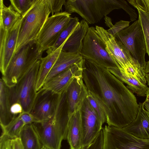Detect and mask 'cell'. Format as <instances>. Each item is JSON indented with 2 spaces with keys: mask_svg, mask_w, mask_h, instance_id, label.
Listing matches in <instances>:
<instances>
[{
  "mask_svg": "<svg viewBox=\"0 0 149 149\" xmlns=\"http://www.w3.org/2000/svg\"><path fill=\"white\" fill-rule=\"evenodd\" d=\"M40 59L34 63L15 85L9 88L11 104H20L24 112L29 113L37 95L36 84Z\"/></svg>",
  "mask_w": 149,
  "mask_h": 149,
  "instance_id": "6",
  "label": "cell"
},
{
  "mask_svg": "<svg viewBox=\"0 0 149 149\" xmlns=\"http://www.w3.org/2000/svg\"><path fill=\"white\" fill-rule=\"evenodd\" d=\"M67 139L70 149H80L82 146V131L80 110L69 118Z\"/></svg>",
  "mask_w": 149,
  "mask_h": 149,
  "instance_id": "19",
  "label": "cell"
},
{
  "mask_svg": "<svg viewBox=\"0 0 149 149\" xmlns=\"http://www.w3.org/2000/svg\"><path fill=\"white\" fill-rule=\"evenodd\" d=\"M11 105L9 87L1 78L0 80V123L1 128L8 125L17 116H14L11 113L10 111Z\"/></svg>",
  "mask_w": 149,
  "mask_h": 149,
  "instance_id": "20",
  "label": "cell"
},
{
  "mask_svg": "<svg viewBox=\"0 0 149 149\" xmlns=\"http://www.w3.org/2000/svg\"><path fill=\"white\" fill-rule=\"evenodd\" d=\"M51 13L48 0H36L31 8L22 17L15 54L26 45L35 44Z\"/></svg>",
  "mask_w": 149,
  "mask_h": 149,
  "instance_id": "4",
  "label": "cell"
},
{
  "mask_svg": "<svg viewBox=\"0 0 149 149\" xmlns=\"http://www.w3.org/2000/svg\"><path fill=\"white\" fill-rule=\"evenodd\" d=\"M71 13L64 11L49 17L45 22L35 41L38 53L42 54L52 47L71 17Z\"/></svg>",
  "mask_w": 149,
  "mask_h": 149,
  "instance_id": "9",
  "label": "cell"
},
{
  "mask_svg": "<svg viewBox=\"0 0 149 149\" xmlns=\"http://www.w3.org/2000/svg\"><path fill=\"white\" fill-rule=\"evenodd\" d=\"M127 1L137 9L149 13V0H130Z\"/></svg>",
  "mask_w": 149,
  "mask_h": 149,
  "instance_id": "32",
  "label": "cell"
},
{
  "mask_svg": "<svg viewBox=\"0 0 149 149\" xmlns=\"http://www.w3.org/2000/svg\"><path fill=\"white\" fill-rule=\"evenodd\" d=\"M143 102L144 107L149 115V88L147 92L146 99Z\"/></svg>",
  "mask_w": 149,
  "mask_h": 149,
  "instance_id": "39",
  "label": "cell"
},
{
  "mask_svg": "<svg viewBox=\"0 0 149 149\" xmlns=\"http://www.w3.org/2000/svg\"><path fill=\"white\" fill-rule=\"evenodd\" d=\"M61 95L42 88L37 92L29 113L38 122L50 119L55 113Z\"/></svg>",
  "mask_w": 149,
  "mask_h": 149,
  "instance_id": "12",
  "label": "cell"
},
{
  "mask_svg": "<svg viewBox=\"0 0 149 149\" xmlns=\"http://www.w3.org/2000/svg\"><path fill=\"white\" fill-rule=\"evenodd\" d=\"M114 37L124 46L145 70L147 63L145 59L146 48L142 29L138 19L116 33Z\"/></svg>",
  "mask_w": 149,
  "mask_h": 149,
  "instance_id": "8",
  "label": "cell"
},
{
  "mask_svg": "<svg viewBox=\"0 0 149 149\" xmlns=\"http://www.w3.org/2000/svg\"><path fill=\"white\" fill-rule=\"evenodd\" d=\"M139 106L136 118L129 125L123 128L137 138L149 139V115L144 108L143 102L140 103Z\"/></svg>",
  "mask_w": 149,
  "mask_h": 149,
  "instance_id": "17",
  "label": "cell"
},
{
  "mask_svg": "<svg viewBox=\"0 0 149 149\" xmlns=\"http://www.w3.org/2000/svg\"><path fill=\"white\" fill-rule=\"evenodd\" d=\"M65 11L75 13L88 24L97 23L113 10L122 9V0H67Z\"/></svg>",
  "mask_w": 149,
  "mask_h": 149,
  "instance_id": "5",
  "label": "cell"
},
{
  "mask_svg": "<svg viewBox=\"0 0 149 149\" xmlns=\"http://www.w3.org/2000/svg\"><path fill=\"white\" fill-rule=\"evenodd\" d=\"M69 118L65 93L61 95L52 118L32 123L42 146L48 149H61L62 141L67 139Z\"/></svg>",
  "mask_w": 149,
  "mask_h": 149,
  "instance_id": "2",
  "label": "cell"
},
{
  "mask_svg": "<svg viewBox=\"0 0 149 149\" xmlns=\"http://www.w3.org/2000/svg\"><path fill=\"white\" fill-rule=\"evenodd\" d=\"M82 131V146H88L94 140L102 127L98 114L87 97L80 109Z\"/></svg>",
  "mask_w": 149,
  "mask_h": 149,
  "instance_id": "13",
  "label": "cell"
},
{
  "mask_svg": "<svg viewBox=\"0 0 149 149\" xmlns=\"http://www.w3.org/2000/svg\"><path fill=\"white\" fill-rule=\"evenodd\" d=\"M20 118L24 125L38 122L29 113L23 112L20 114Z\"/></svg>",
  "mask_w": 149,
  "mask_h": 149,
  "instance_id": "36",
  "label": "cell"
},
{
  "mask_svg": "<svg viewBox=\"0 0 149 149\" xmlns=\"http://www.w3.org/2000/svg\"><path fill=\"white\" fill-rule=\"evenodd\" d=\"M95 29L117 67L121 72L136 77L142 83H145V70L124 46L103 27L96 26Z\"/></svg>",
  "mask_w": 149,
  "mask_h": 149,
  "instance_id": "3",
  "label": "cell"
},
{
  "mask_svg": "<svg viewBox=\"0 0 149 149\" xmlns=\"http://www.w3.org/2000/svg\"><path fill=\"white\" fill-rule=\"evenodd\" d=\"M145 77L148 85L149 86V73H146Z\"/></svg>",
  "mask_w": 149,
  "mask_h": 149,
  "instance_id": "40",
  "label": "cell"
},
{
  "mask_svg": "<svg viewBox=\"0 0 149 149\" xmlns=\"http://www.w3.org/2000/svg\"><path fill=\"white\" fill-rule=\"evenodd\" d=\"M11 139L2 134L0 139V149H13Z\"/></svg>",
  "mask_w": 149,
  "mask_h": 149,
  "instance_id": "35",
  "label": "cell"
},
{
  "mask_svg": "<svg viewBox=\"0 0 149 149\" xmlns=\"http://www.w3.org/2000/svg\"><path fill=\"white\" fill-rule=\"evenodd\" d=\"M11 143L13 149H24L19 137L11 139Z\"/></svg>",
  "mask_w": 149,
  "mask_h": 149,
  "instance_id": "38",
  "label": "cell"
},
{
  "mask_svg": "<svg viewBox=\"0 0 149 149\" xmlns=\"http://www.w3.org/2000/svg\"><path fill=\"white\" fill-rule=\"evenodd\" d=\"M79 22L77 17H71L67 24L61 32L54 45L52 47L47 50L46 53H48L54 51L61 46Z\"/></svg>",
  "mask_w": 149,
  "mask_h": 149,
  "instance_id": "26",
  "label": "cell"
},
{
  "mask_svg": "<svg viewBox=\"0 0 149 149\" xmlns=\"http://www.w3.org/2000/svg\"><path fill=\"white\" fill-rule=\"evenodd\" d=\"M89 28L87 22L82 19L65 40L61 51L69 53L80 54L83 40Z\"/></svg>",
  "mask_w": 149,
  "mask_h": 149,
  "instance_id": "18",
  "label": "cell"
},
{
  "mask_svg": "<svg viewBox=\"0 0 149 149\" xmlns=\"http://www.w3.org/2000/svg\"><path fill=\"white\" fill-rule=\"evenodd\" d=\"M82 77L104 110L108 125L123 127L135 120L139 107L135 96L107 68L83 58Z\"/></svg>",
  "mask_w": 149,
  "mask_h": 149,
  "instance_id": "1",
  "label": "cell"
},
{
  "mask_svg": "<svg viewBox=\"0 0 149 149\" xmlns=\"http://www.w3.org/2000/svg\"><path fill=\"white\" fill-rule=\"evenodd\" d=\"M130 22L120 20L117 22L107 30L109 33L114 36L116 33L129 26Z\"/></svg>",
  "mask_w": 149,
  "mask_h": 149,
  "instance_id": "34",
  "label": "cell"
},
{
  "mask_svg": "<svg viewBox=\"0 0 149 149\" xmlns=\"http://www.w3.org/2000/svg\"><path fill=\"white\" fill-rule=\"evenodd\" d=\"M87 98L97 112L102 124L103 125L105 123H107L106 116L105 112L94 94L91 91H88Z\"/></svg>",
  "mask_w": 149,
  "mask_h": 149,
  "instance_id": "30",
  "label": "cell"
},
{
  "mask_svg": "<svg viewBox=\"0 0 149 149\" xmlns=\"http://www.w3.org/2000/svg\"><path fill=\"white\" fill-rule=\"evenodd\" d=\"M104 149H149V139L137 138L123 127L105 125Z\"/></svg>",
  "mask_w": 149,
  "mask_h": 149,
  "instance_id": "10",
  "label": "cell"
},
{
  "mask_svg": "<svg viewBox=\"0 0 149 149\" xmlns=\"http://www.w3.org/2000/svg\"><path fill=\"white\" fill-rule=\"evenodd\" d=\"M68 113L69 117L80 110L88 91L83 79L82 76L75 78L65 91Z\"/></svg>",
  "mask_w": 149,
  "mask_h": 149,
  "instance_id": "16",
  "label": "cell"
},
{
  "mask_svg": "<svg viewBox=\"0 0 149 149\" xmlns=\"http://www.w3.org/2000/svg\"><path fill=\"white\" fill-rule=\"evenodd\" d=\"M139 19L144 35L147 53L149 57V13L137 9Z\"/></svg>",
  "mask_w": 149,
  "mask_h": 149,
  "instance_id": "28",
  "label": "cell"
},
{
  "mask_svg": "<svg viewBox=\"0 0 149 149\" xmlns=\"http://www.w3.org/2000/svg\"><path fill=\"white\" fill-rule=\"evenodd\" d=\"M65 42L56 50L47 53L46 56L40 58L36 84L37 92L42 88L48 75L61 51Z\"/></svg>",
  "mask_w": 149,
  "mask_h": 149,
  "instance_id": "21",
  "label": "cell"
},
{
  "mask_svg": "<svg viewBox=\"0 0 149 149\" xmlns=\"http://www.w3.org/2000/svg\"><path fill=\"white\" fill-rule=\"evenodd\" d=\"M10 111L11 113L14 116H17L23 112L22 106L17 103H14L11 105Z\"/></svg>",
  "mask_w": 149,
  "mask_h": 149,
  "instance_id": "37",
  "label": "cell"
},
{
  "mask_svg": "<svg viewBox=\"0 0 149 149\" xmlns=\"http://www.w3.org/2000/svg\"><path fill=\"white\" fill-rule=\"evenodd\" d=\"M36 0H10L14 9L23 16L32 7Z\"/></svg>",
  "mask_w": 149,
  "mask_h": 149,
  "instance_id": "29",
  "label": "cell"
},
{
  "mask_svg": "<svg viewBox=\"0 0 149 149\" xmlns=\"http://www.w3.org/2000/svg\"><path fill=\"white\" fill-rule=\"evenodd\" d=\"M104 136L102 129L94 141L87 147L80 149H104Z\"/></svg>",
  "mask_w": 149,
  "mask_h": 149,
  "instance_id": "31",
  "label": "cell"
},
{
  "mask_svg": "<svg viewBox=\"0 0 149 149\" xmlns=\"http://www.w3.org/2000/svg\"><path fill=\"white\" fill-rule=\"evenodd\" d=\"M34 43L26 45L15 53L11 60L1 79L9 88L15 85L34 63L42 57Z\"/></svg>",
  "mask_w": 149,
  "mask_h": 149,
  "instance_id": "7",
  "label": "cell"
},
{
  "mask_svg": "<svg viewBox=\"0 0 149 149\" xmlns=\"http://www.w3.org/2000/svg\"><path fill=\"white\" fill-rule=\"evenodd\" d=\"M20 114L17 116L8 125L1 128L2 134L11 139L19 137L20 132L25 125L20 118Z\"/></svg>",
  "mask_w": 149,
  "mask_h": 149,
  "instance_id": "27",
  "label": "cell"
},
{
  "mask_svg": "<svg viewBox=\"0 0 149 149\" xmlns=\"http://www.w3.org/2000/svg\"><path fill=\"white\" fill-rule=\"evenodd\" d=\"M19 137L24 149H41L42 146L32 124L24 126Z\"/></svg>",
  "mask_w": 149,
  "mask_h": 149,
  "instance_id": "25",
  "label": "cell"
},
{
  "mask_svg": "<svg viewBox=\"0 0 149 149\" xmlns=\"http://www.w3.org/2000/svg\"><path fill=\"white\" fill-rule=\"evenodd\" d=\"M21 19L8 31L0 29V70L2 75L15 54Z\"/></svg>",
  "mask_w": 149,
  "mask_h": 149,
  "instance_id": "14",
  "label": "cell"
},
{
  "mask_svg": "<svg viewBox=\"0 0 149 149\" xmlns=\"http://www.w3.org/2000/svg\"><path fill=\"white\" fill-rule=\"evenodd\" d=\"M0 29L7 31L11 29L21 18V15L10 4L6 7L3 0H0Z\"/></svg>",
  "mask_w": 149,
  "mask_h": 149,
  "instance_id": "24",
  "label": "cell"
},
{
  "mask_svg": "<svg viewBox=\"0 0 149 149\" xmlns=\"http://www.w3.org/2000/svg\"><path fill=\"white\" fill-rule=\"evenodd\" d=\"M80 54L84 58L92 61L107 68L117 67L106 51L104 42L94 27H89L83 40Z\"/></svg>",
  "mask_w": 149,
  "mask_h": 149,
  "instance_id": "11",
  "label": "cell"
},
{
  "mask_svg": "<svg viewBox=\"0 0 149 149\" xmlns=\"http://www.w3.org/2000/svg\"><path fill=\"white\" fill-rule=\"evenodd\" d=\"M83 60L75 63L45 82L42 88L61 95L75 78L82 76Z\"/></svg>",
  "mask_w": 149,
  "mask_h": 149,
  "instance_id": "15",
  "label": "cell"
},
{
  "mask_svg": "<svg viewBox=\"0 0 149 149\" xmlns=\"http://www.w3.org/2000/svg\"><path fill=\"white\" fill-rule=\"evenodd\" d=\"M52 15L60 13L66 0H48Z\"/></svg>",
  "mask_w": 149,
  "mask_h": 149,
  "instance_id": "33",
  "label": "cell"
},
{
  "mask_svg": "<svg viewBox=\"0 0 149 149\" xmlns=\"http://www.w3.org/2000/svg\"><path fill=\"white\" fill-rule=\"evenodd\" d=\"M108 69L117 78L126 84L127 87L133 93H135L139 96H146L147 92L149 88L146 84L142 83L136 77L121 72L117 67L109 68Z\"/></svg>",
  "mask_w": 149,
  "mask_h": 149,
  "instance_id": "22",
  "label": "cell"
},
{
  "mask_svg": "<svg viewBox=\"0 0 149 149\" xmlns=\"http://www.w3.org/2000/svg\"><path fill=\"white\" fill-rule=\"evenodd\" d=\"M83 60V58L79 54L69 53L61 51L45 82L74 64L80 62Z\"/></svg>",
  "mask_w": 149,
  "mask_h": 149,
  "instance_id": "23",
  "label": "cell"
}]
</instances>
